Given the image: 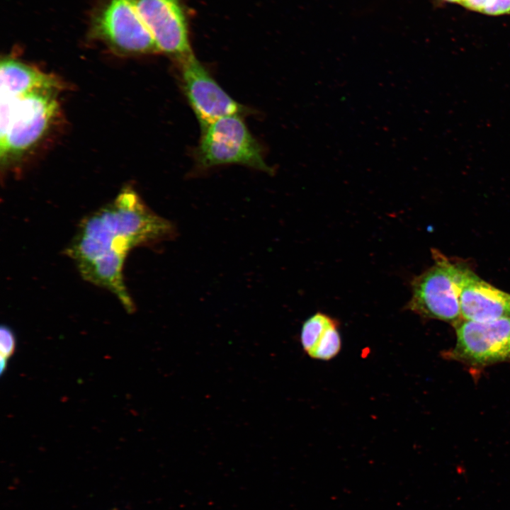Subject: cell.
Masks as SVG:
<instances>
[{
  "mask_svg": "<svg viewBox=\"0 0 510 510\" xmlns=\"http://www.w3.org/2000/svg\"><path fill=\"white\" fill-rule=\"evenodd\" d=\"M203 129L197 152L202 166L238 164L271 171L264 161L260 145L239 114L220 118Z\"/></svg>",
  "mask_w": 510,
  "mask_h": 510,
  "instance_id": "5b68a950",
  "label": "cell"
},
{
  "mask_svg": "<svg viewBox=\"0 0 510 510\" xmlns=\"http://www.w3.org/2000/svg\"><path fill=\"white\" fill-rule=\"evenodd\" d=\"M456 282L463 319L484 322L510 317V293L490 285L459 262Z\"/></svg>",
  "mask_w": 510,
  "mask_h": 510,
  "instance_id": "9c48e42d",
  "label": "cell"
},
{
  "mask_svg": "<svg viewBox=\"0 0 510 510\" xmlns=\"http://www.w3.org/2000/svg\"><path fill=\"white\" fill-rule=\"evenodd\" d=\"M60 90L44 89L18 97L1 96V166L21 157L44 136L57 113Z\"/></svg>",
  "mask_w": 510,
  "mask_h": 510,
  "instance_id": "7a4b0ae2",
  "label": "cell"
},
{
  "mask_svg": "<svg viewBox=\"0 0 510 510\" xmlns=\"http://www.w3.org/2000/svg\"><path fill=\"white\" fill-rule=\"evenodd\" d=\"M182 85L189 103L205 127L216 120L243 112L193 54L178 61Z\"/></svg>",
  "mask_w": 510,
  "mask_h": 510,
  "instance_id": "52a82bcc",
  "label": "cell"
},
{
  "mask_svg": "<svg viewBox=\"0 0 510 510\" xmlns=\"http://www.w3.org/2000/svg\"><path fill=\"white\" fill-rule=\"evenodd\" d=\"M159 52L180 61L193 54L180 0H133Z\"/></svg>",
  "mask_w": 510,
  "mask_h": 510,
  "instance_id": "ba28073f",
  "label": "cell"
},
{
  "mask_svg": "<svg viewBox=\"0 0 510 510\" xmlns=\"http://www.w3.org/2000/svg\"><path fill=\"white\" fill-rule=\"evenodd\" d=\"M463 0H458V3H461Z\"/></svg>",
  "mask_w": 510,
  "mask_h": 510,
  "instance_id": "e0dca14e",
  "label": "cell"
},
{
  "mask_svg": "<svg viewBox=\"0 0 510 510\" xmlns=\"http://www.w3.org/2000/svg\"><path fill=\"white\" fill-rule=\"evenodd\" d=\"M453 359L474 366L510 361V317L477 322L462 319L454 325Z\"/></svg>",
  "mask_w": 510,
  "mask_h": 510,
  "instance_id": "8992f818",
  "label": "cell"
},
{
  "mask_svg": "<svg viewBox=\"0 0 510 510\" xmlns=\"http://www.w3.org/2000/svg\"><path fill=\"white\" fill-rule=\"evenodd\" d=\"M481 12L489 15L510 13V0H488Z\"/></svg>",
  "mask_w": 510,
  "mask_h": 510,
  "instance_id": "5bb4252c",
  "label": "cell"
},
{
  "mask_svg": "<svg viewBox=\"0 0 510 510\" xmlns=\"http://www.w3.org/2000/svg\"><path fill=\"white\" fill-rule=\"evenodd\" d=\"M341 349V338L339 322L336 321L326 331L323 338L308 355L319 361H329L335 358Z\"/></svg>",
  "mask_w": 510,
  "mask_h": 510,
  "instance_id": "7c38bea8",
  "label": "cell"
},
{
  "mask_svg": "<svg viewBox=\"0 0 510 510\" xmlns=\"http://www.w3.org/2000/svg\"><path fill=\"white\" fill-rule=\"evenodd\" d=\"M336 320L328 314L317 312L303 323L300 332V344L304 351L309 355L320 340L327 329Z\"/></svg>",
  "mask_w": 510,
  "mask_h": 510,
  "instance_id": "8fae6325",
  "label": "cell"
},
{
  "mask_svg": "<svg viewBox=\"0 0 510 510\" xmlns=\"http://www.w3.org/2000/svg\"><path fill=\"white\" fill-rule=\"evenodd\" d=\"M16 348L15 335L8 327L3 325L0 329L1 358L8 360L14 353Z\"/></svg>",
  "mask_w": 510,
  "mask_h": 510,
  "instance_id": "4fadbf2b",
  "label": "cell"
},
{
  "mask_svg": "<svg viewBox=\"0 0 510 510\" xmlns=\"http://www.w3.org/2000/svg\"><path fill=\"white\" fill-rule=\"evenodd\" d=\"M171 223L150 210L130 187L81 220L65 254L86 281L113 294L125 310L135 305L125 283L126 257L135 247L171 237Z\"/></svg>",
  "mask_w": 510,
  "mask_h": 510,
  "instance_id": "6da1fadb",
  "label": "cell"
},
{
  "mask_svg": "<svg viewBox=\"0 0 510 510\" xmlns=\"http://www.w3.org/2000/svg\"><path fill=\"white\" fill-rule=\"evenodd\" d=\"M488 0H463L460 4L473 11H482Z\"/></svg>",
  "mask_w": 510,
  "mask_h": 510,
  "instance_id": "9a60e30c",
  "label": "cell"
},
{
  "mask_svg": "<svg viewBox=\"0 0 510 510\" xmlns=\"http://www.w3.org/2000/svg\"><path fill=\"white\" fill-rule=\"evenodd\" d=\"M434 264L411 281L412 296L405 305L421 317L455 325L463 319L456 276L458 262L431 249Z\"/></svg>",
  "mask_w": 510,
  "mask_h": 510,
  "instance_id": "277c9868",
  "label": "cell"
},
{
  "mask_svg": "<svg viewBox=\"0 0 510 510\" xmlns=\"http://www.w3.org/2000/svg\"><path fill=\"white\" fill-rule=\"evenodd\" d=\"M445 1H450V2H458V0H445Z\"/></svg>",
  "mask_w": 510,
  "mask_h": 510,
  "instance_id": "2e32d148",
  "label": "cell"
},
{
  "mask_svg": "<svg viewBox=\"0 0 510 510\" xmlns=\"http://www.w3.org/2000/svg\"><path fill=\"white\" fill-rule=\"evenodd\" d=\"M1 96L18 97L44 89H61L53 76L13 58L2 59L0 65Z\"/></svg>",
  "mask_w": 510,
  "mask_h": 510,
  "instance_id": "30bf717a",
  "label": "cell"
},
{
  "mask_svg": "<svg viewBox=\"0 0 510 510\" xmlns=\"http://www.w3.org/2000/svg\"><path fill=\"white\" fill-rule=\"evenodd\" d=\"M90 23L91 38L118 54L159 52L133 0H96Z\"/></svg>",
  "mask_w": 510,
  "mask_h": 510,
  "instance_id": "3957f363",
  "label": "cell"
}]
</instances>
